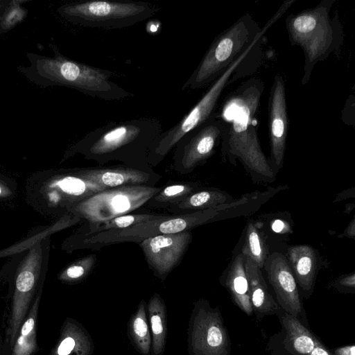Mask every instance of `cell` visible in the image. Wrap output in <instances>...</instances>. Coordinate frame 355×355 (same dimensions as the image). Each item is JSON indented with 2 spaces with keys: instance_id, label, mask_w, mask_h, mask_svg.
Segmentation results:
<instances>
[{
  "instance_id": "obj_20",
  "label": "cell",
  "mask_w": 355,
  "mask_h": 355,
  "mask_svg": "<svg viewBox=\"0 0 355 355\" xmlns=\"http://www.w3.org/2000/svg\"><path fill=\"white\" fill-rule=\"evenodd\" d=\"M151 334L150 355H163L167 334V315L165 303L161 296L155 293L146 305Z\"/></svg>"
},
{
  "instance_id": "obj_18",
  "label": "cell",
  "mask_w": 355,
  "mask_h": 355,
  "mask_svg": "<svg viewBox=\"0 0 355 355\" xmlns=\"http://www.w3.org/2000/svg\"><path fill=\"white\" fill-rule=\"evenodd\" d=\"M243 259L252 308L261 315L275 313L279 307L268 293L261 269L249 258Z\"/></svg>"
},
{
  "instance_id": "obj_5",
  "label": "cell",
  "mask_w": 355,
  "mask_h": 355,
  "mask_svg": "<svg viewBox=\"0 0 355 355\" xmlns=\"http://www.w3.org/2000/svg\"><path fill=\"white\" fill-rule=\"evenodd\" d=\"M253 44L217 78L197 103L172 128L162 132L151 148L157 159L164 157L184 135L200 126L216 112L219 98L226 87L256 71Z\"/></svg>"
},
{
  "instance_id": "obj_19",
  "label": "cell",
  "mask_w": 355,
  "mask_h": 355,
  "mask_svg": "<svg viewBox=\"0 0 355 355\" xmlns=\"http://www.w3.org/2000/svg\"><path fill=\"white\" fill-rule=\"evenodd\" d=\"M225 282L234 302L250 315L253 308L242 253L239 254L231 263Z\"/></svg>"
},
{
  "instance_id": "obj_32",
  "label": "cell",
  "mask_w": 355,
  "mask_h": 355,
  "mask_svg": "<svg viewBox=\"0 0 355 355\" xmlns=\"http://www.w3.org/2000/svg\"><path fill=\"white\" fill-rule=\"evenodd\" d=\"M354 345H349L337 349L335 355H354Z\"/></svg>"
},
{
  "instance_id": "obj_34",
  "label": "cell",
  "mask_w": 355,
  "mask_h": 355,
  "mask_svg": "<svg viewBox=\"0 0 355 355\" xmlns=\"http://www.w3.org/2000/svg\"><path fill=\"white\" fill-rule=\"evenodd\" d=\"M354 226H355L354 218H353L352 221H351V223L349 224V225L347 226V227L345 230V232L343 234L344 236L349 237V238L354 239V236H355V228H354Z\"/></svg>"
},
{
  "instance_id": "obj_29",
  "label": "cell",
  "mask_w": 355,
  "mask_h": 355,
  "mask_svg": "<svg viewBox=\"0 0 355 355\" xmlns=\"http://www.w3.org/2000/svg\"><path fill=\"white\" fill-rule=\"evenodd\" d=\"M92 340L89 334L86 331L78 341L72 336L66 337L60 344L58 349V355H69L77 345Z\"/></svg>"
},
{
  "instance_id": "obj_8",
  "label": "cell",
  "mask_w": 355,
  "mask_h": 355,
  "mask_svg": "<svg viewBox=\"0 0 355 355\" xmlns=\"http://www.w3.org/2000/svg\"><path fill=\"white\" fill-rule=\"evenodd\" d=\"M160 191L141 184L128 185L99 191L71 207L90 223H99L135 210Z\"/></svg>"
},
{
  "instance_id": "obj_2",
  "label": "cell",
  "mask_w": 355,
  "mask_h": 355,
  "mask_svg": "<svg viewBox=\"0 0 355 355\" xmlns=\"http://www.w3.org/2000/svg\"><path fill=\"white\" fill-rule=\"evenodd\" d=\"M53 57L28 53V67L18 70L40 87L64 86L84 94L106 101H119L132 96L111 80L113 73L68 58L51 45Z\"/></svg>"
},
{
  "instance_id": "obj_17",
  "label": "cell",
  "mask_w": 355,
  "mask_h": 355,
  "mask_svg": "<svg viewBox=\"0 0 355 355\" xmlns=\"http://www.w3.org/2000/svg\"><path fill=\"white\" fill-rule=\"evenodd\" d=\"M84 179L109 189L128 185L140 184L150 178L149 174L133 168H101L78 171Z\"/></svg>"
},
{
  "instance_id": "obj_23",
  "label": "cell",
  "mask_w": 355,
  "mask_h": 355,
  "mask_svg": "<svg viewBox=\"0 0 355 355\" xmlns=\"http://www.w3.org/2000/svg\"><path fill=\"white\" fill-rule=\"evenodd\" d=\"M261 227L259 222L250 221L248 223L241 252L260 269L264 266L268 256V248Z\"/></svg>"
},
{
  "instance_id": "obj_26",
  "label": "cell",
  "mask_w": 355,
  "mask_h": 355,
  "mask_svg": "<svg viewBox=\"0 0 355 355\" xmlns=\"http://www.w3.org/2000/svg\"><path fill=\"white\" fill-rule=\"evenodd\" d=\"M167 216L155 214H125L111 220L98 223L97 230H118L133 227L150 220L164 218ZM96 230V231H97Z\"/></svg>"
},
{
  "instance_id": "obj_16",
  "label": "cell",
  "mask_w": 355,
  "mask_h": 355,
  "mask_svg": "<svg viewBox=\"0 0 355 355\" xmlns=\"http://www.w3.org/2000/svg\"><path fill=\"white\" fill-rule=\"evenodd\" d=\"M287 254V259L295 279L303 291H311L318 268L315 250L308 245H297L289 248Z\"/></svg>"
},
{
  "instance_id": "obj_6",
  "label": "cell",
  "mask_w": 355,
  "mask_h": 355,
  "mask_svg": "<svg viewBox=\"0 0 355 355\" xmlns=\"http://www.w3.org/2000/svg\"><path fill=\"white\" fill-rule=\"evenodd\" d=\"M162 130L160 121L153 117L111 121L87 133L69 152L103 157L135 149L151 148Z\"/></svg>"
},
{
  "instance_id": "obj_22",
  "label": "cell",
  "mask_w": 355,
  "mask_h": 355,
  "mask_svg": "<svg viewBox=\"0 0 355 355\" xmlns=\"http://www.w3.org/2000/svg\"><path fill=\"white\" fill-rule=\"evenodd\" d=\"M234 199L229 193L218 189H207L191 193L172 209L176 210L197 209L198 211L214 209L221 205L230 204Z\"/></svg>"
},
{
  "instance_id": "obj_13",
  "label": "cell",
  "mask_w": 355,
  "mask_h": 355,
  "mask_svg": "<svg viewBox=\"0 0 355 355\" xmlns=\"http://www.w3.org/2000/svg\"><path fill=\"white\" fill-rule=\"evenodd\" d=\"M191 238L189 231L159 234L144 239L140 245L148 263L159 276L164 277L179 262Z\"/></svg>"
},
{
  "instance_id": "obj_35",
  "label": "cell",
  "mask_w": 355,
  "mask_h": 355,
  "mask_svg": "<svg viewBox=\"0 0 355 355\" xmlns=\"http://www.w3.org/2000/svg\"><path fill=\"white\" fill-rule=\"evenodd\" d=\"M3 189L0 186V196H1L2 193H3Z\"/></svg>"
},
{
  "instance_id": "obj_3",
  "label": "cell",
  "mask_w": 355,
  "mask_h": 355,
  "mask_svg": "<svg viewBox=\"0 0 355 355\" xmlns=\"http://www.w3.org/2000/svg\"><path fill=\"white\" fill-rule=\"evenodd\" d=\"M334 3V0H323L315 7L291 14L286 19L291 45L300 46L304 53L302 85L308 83L315 65L331 53L338 54L343 43V31L338 16L333 19L330 17Z\"/></svg>"
},
{
  "instance_id": "obj_27",
  "label": "cell",
  "mask_w": 355,
  "mask_h": 355,
  "mask_svg": "<svg viewBox=\"0 0 355 355\" xmlns=\"http://www.w3.org/2000/svg\"><path fill=\"white\" fill-rule=\"evenodd\" d=\"M196 186L188 184H177L168 186L155 196L158 202H178L192 193Z\"/></svg>"
},
{
  "instance_id": "obj_15",
  "label": "cell",
  "mask_w": 355,
  "mask_h": 355,
  "mask_svg": "<svg viewBox=\"0 0 355 355\" xmlns=\"http://www.w3.org/2000/svg\"><path fill=\"white\" fill-rule=\"evenodd\" d=\"M105 190L98 184L76 175H58L46 180L40 187V194L45 197L49 205L77 204L84 199Z\"/></svg>"
},
{
  "instance_id": "obj_10",
  "label": "cell",
  "mask_w": 355,
  "mask_h": 355,
  "mask_svg": "<svg viewBox=\"0 0 355 355\" xmlns=\"http://www.w3.org/2000/svg\"><path fill=\"white\" fill-rule=\"evenodd\" d=\"M223 132L221 119L215 114L184 135L177 143V157L184 170L205 162L220 144Z\"/></svg>"
},
{
  "instance_id": "obj_30",
  "label": "cell",
  "mask_w": 355,
  "mask_h": 355,
  "mask_svg": "<svg viewBox=\"0 0 355 355\" xmlns=\"http://www.w3.org/2000/svg\"><path fill=\"white\" fill-rule=\"evenodd\" d=\"M338 284L343 286L346 288H354L355 287V274L354 272H352L351 274L345 275L342 277H340L338 281Z\"/></svg>"
},
{
  "instance_id": "obj_1",
  "label": "cell",
  "mask_w": 355,
  "mask_h": 355,
  "mask_svg": "<svg viewBox=\"0 0 355 355\" xmlns=\"http://www.w3.org/2000/svg\"><path fill=\"white\" fill-rule=\"evenodd\" d=\"M265 88L252 77L243 83L224 100L216 114L223 124L221 155L236 164L239 159L255 180H275V172L261 148L257 116Z\"/></svg>"
},
{
  "instance_id": "obj_21",
  "label": "cell",
  "mask_w": 355,
  "mask_h": 355,
  "mask_svg": "<svg viewBox=\"0 0 355 355\" xmlns=\"http://www.w3.org/2000/svg\"><path fill=\"white\" fill-rule=\"evenodd\" d=\"M127 327L128 338L135 349L141 355H150L152 339L144 300L140 302Z\"/></svg>"
},
{
  "instance_id": "obj_33",
  "label": "cell",
  "mask_w": 355,
  "mask_h": 355,
  "mask_svg": "<svg viewBox=\"0 0 355 355\" xmlns=\"http://www.w3.org/2000/svg\"><path fill=\"white\" fill-rule=\"evenodd\" d=\"M34 320L29 318L23 325L21 329V335L23 336H27L33 329L34 327Z\"/></svg>"
},
{
  "instance_id": "obj_4",
  "label": "cell",
  "mask_w": 355,
  "mask_h": 355,
  "mask_svg": "<svg viewBox=\"0 0 355 355\" xmlns=\"http://www.w3.org/2000/svg\"><path fill=\"white\" fill-rule=\"evenodd\" d=\"M290 7L284 2L263 28L246 13L218 35L182 89L202 88L218 78Z\"/></svg>"
},
{
  "instance_id": "obj_31",
  "label": "cell",
  "mask_w": 355,
  "mask_h": 355,
  "mask_svg": "<svg viewBox=\"0 0 355 355\" xmlns=\"http://www.w3.org/2000/svg\"><path fill=\"white\" fill-rule=\"evenodd\" d=\"M307 355H333L318 340L315 347Z\"/></svg>"
},
{
  "instance_id": "obj_12",
  "label": "cell",
  "mask_w": 355,
  "mask_h": 355,
  "mask_svg": "<svg viewBox=\"0 0 355 355\" xmlns=\"http://www.w3.org/2000/svg\"><path fill=\"white\" fill-rule=\"evenodd\" d=\"M224 209L223 205L214 209L198 211L194 213L182 214L174 217L166 216L135 225L120 231L112 232V236H134L143 240L159 234H177L196 226L220 219Z\"/></svg>"
},
{
  "instance_id": "obj_28",
  "label": "cell",
  "mask_w": 355,
  "mask_h": 355,
  "mask_svg": "<svg viewBox=\"0 0 355 355\" xmlns=\"http://www.w3.org/2000/svg\"><path fill=\"white\" fill-rule=\"evenodd\" d=\"M94 256H89L69 266L63 272L62 277L64 279H80L91 270L94 265Z\"/></svg>"
},
{
  "instance_id": "obj_7",
  "label": "cell",
  "mask_w": 355,
  "mask_h": 355,
  "mask_svg": "<svg viewBox=\"0 0 355 355\" xmlns=\"http://www.w3.org/2000/svg\"><path fill=\"white\" fill-rule=\"evenodd\" d=\"M159 10L158 6L142 1L87 0L63 4L58 12L74 24L117 29L144 21Z\"/></svg>"
},
{
  "instance_id": "obj_24",
  "label": "cell",
  "mask_w": 355,
  "mask_h": 355,
  "mask_svg": "<svg viewBox=\"0 0 355 355\" xmlns=\"http://www.w3.org/2000/svg\"><path fill=\"white\" fill-rule=\"evenodd\" d=\"M289 340L294 350L300 355H307L315 347L318 340L299 320L287 314L283 318Z\"/></svg>"
},
{
  "instance_id": "obj_25",
  "label": "cell",
  "mask_w": 355,
  "mask_h": 355,
  "mask_svg": "<svg viewBox=\"0 0 355 355\" xmlns=\"http://www.w3.org/2000/svg\"><path fill=\"white\" fill-rule=\"evenodd\" d=\"M26 1L0 0V34L6 33L21 22L27 10L21 5Z\"/></svg>"
},
{
  "instance_id": "obj_14",
  "label": "cell",
  "mask_w": 355,
  "mask_h": 355,
  "mask_svg": "<svg viewBox=\"0 0 355 355\" xmlns=\"http://www.w3.org/2000/svg\"><path fill=\"white\" fill-rule=\"evenodd\" d=\"M268 279L272 285L279 305L295 318L301 312L302 305L296 281L287 258L279 252L269 254L266 260Z\"/></svg>"
},
{
  "instance_id": "obj_9",
  "label": "cell",
  "mask_w": 355,
  "mask_h": 355,
  "mask_svg": "<svg viewBox=\"0 0 355 355\" xmlns=\"http://www.w3.org/2000/svg\"><path fill=\"white\" fill-rule=\"evenodd\" d=\"M187 343L189 355H229L230 339L218 310L200 302L194 304Z\"/></svg>"
},
{
  "instance_id": "obj_11",
  "label": "cell",
  "mask_w": 355,
  "mask_h": 355,
  "mask_svg": "<svg viewBox=\"0 0 355 355\" xmlns=\"http://www.w3.org/2000/svg\"><path fill=\"white\" fill-rule=\"evenodd\" d=\"M270 157L269 163L275 172L283 167L289 119L286 87L282 74L275 75L268 101Z\"/></svg>"
}]
</instances>
